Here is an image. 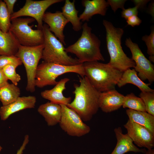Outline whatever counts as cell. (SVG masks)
Returning <instances> with one entry per match:
<instances>
[{"label":"cell","mask_w":154,"mask_h":154,"mask_svg":"<svg viewBox=\"0 0 154 154\" xmlns=\"http://www.w3.org/2000/svg\"><path fill=\"white\" fill-rule=\"evenodd\" d=\"M79 85L74 84L75 97L67 106L74 110L83 121H90L98 112L100 92L91 84L86 76L79 77Z\"/></svg>","instance_id":"cell-1"},{"label":"cell","mask_w":154,"mask_h":154,"mask_svg":"<svg viewBox=\"0 0 154 154\" xmlns=\"http://www.w3.org/2000/svg\"><path fill=\"white\" fill-rule=\"evenodd\" d=\"M85 76L99 92L115 89L123 72L98 61L83 63Z\"/></svg>","instance_id":"cell-2"},{"label":"cell","mask_w":154,"mask_h":154,"mask_svg":"<svg viewBox=\"0 0 154 154\" xmlns=\"http://www.w3.org/2000/svg\"><path fill=\"white\" fill-rule=\"evenodd\" d=\"M82 35L74 44L65 48L67 53L74 54L80 64L94 61H104L100 49L101 41L92 33V29L87 22L82 25Z\"/></svg>","instance_id":"cell-3"},{"label":"cell","mask_w":154,"mask_h":154,"mask_svg":"<svg viewBox=\"0 0 154 154\" xmlns=\"http://www.w3.org/2000/svg\"><path fill=\"white\" fill-rule=\"evenodd\" d=\"M103 24L106 31L107 47L110 57L108 64L122 72L134 68V62L127 56L121 46L123 30L115 27L112 23L106 20H103Z\"/></svg>","instance_id":"cell-4"},{"label":"cell","mask_w":154,"mask_h":154,"mask_svg":"<svg viewBox=\"0 0 154 154\" xmlns=\"http://www.w3.org/2000/svg\"><path fill=\"white\" fill-rule=\"evenodd\" d=\"M44 36V48L42 59L46 62L71 66L80 64L77 58L69 56L63 44L52 33L46 24L42 29Z\"/></svg>","instance_id":"cell-5"},{"label":"cell","mask_w":154,"mask_h":154,"mask_svg":"<svg viewBox=\"0 0 154 154\" xmlns=\"http://www.w3.org/2000/svg\"><path fill=\"white\" fill-rule=\"evenodd\" d=\"M73 72L82 77L85 76L83 64L68 66L43 62L38 65L35 76V85L42 88L48 85H55L56 78L64 74Z\"/></svg>","instance_id":"cell-6"},{"label":"cell","mask_w":154,"mask_h":154,"mask_svg":"<svg viewBox=\"0 0 154 154\" xmlns=\"http://www.w3.org/2000/svg\"><path fill=\"white\" fill-rule=\"evenodd\" d=\"M35 19L32 18L19 17L11 20L9 29L19 44L24 46H34L43 44L44 36L42 30H34L29 24Z\"/></svg>","instance_id":"cell-7"},{"label":"cell","mask_w":154,"mask_h":154,"mask_svg":"<svg viewBox=\"0 0 154 154\" xmlns=\"http://www.w3.org/2000/svg\"><path fill=\"white\" fill-rule=\"evenodd\" d=\"M43 44L34 46L20 45L15 56L19 58L25 68L27 82L26 90L31 92L35 90V76L38 64L42 58Z\"/></svg>","instance_id":"cell-8"},{"label":"cell","mask_w":154,"mask_h":154,"mask_svg":"<svg viewBox=\"0 0 154 154\" xmlns=\"http://www.w3.org/2000/svg\"><path fill=\"white\" fill-rule=\"evenodd\" d=\"M61 116L59 123L61 129L70 136L80 137L89 133L90 127L85 123L80 116L72 109L60 104Z\"/></svg>","instance_id":"cell-9"},{"label":"cell","mask_w":154,"mask_h":154,"mask_svg":"<svg viewBox=\"0 0 154 154\" xmlns=\"http://www.w3.org/2000/svg\"><path fill=\"white\" fill-rule=\"evenodd\" d=\"M125 45L132 54V59L135 65L134 69L142 81L147 80L150 84L154 81V66L145 56L137 43L132 42L130 38H126Z\"/></svg>","instance_id":"cell-10"},{"label":"cell","mask_w":154,"mask_h":154,"mask_svg":"<svg viewBox=\"0 0 154 154\" xmlns=\"http://www.w3.org/2000/svg\"><path fill=\"white\" fill-rule=\"evenodd\" d=\"M63 0H27L24 5L11 15V20L22 16H29L36 20L38 29H42L43 18L46 10L52 5L63 1Z\"/></svg>","instance_id":"cell-11"},{"label":"cell","mask_w":154,"mask_h":154,"mask_svg":"<svg viewBox=\"0 0 154 154\" xmlns=\"http://www.w3.org/2000/svg\"><path fill=\"white\" fill-rule=\"evenodd\" d=\"M123 126L127 133L137 146L148 149L154 147V133L148 129L129 119Z\"/></svg>","instance_id":"cell-12"},{"label":"cell","mask_w":154,"mask_h":154,"mask_svg":"<svg viewBox=\"0 0 154 154\" xmlns=\"http://www.w3.org/2000/svg\"><path fill=\"white\" fill-rule=\"evenodd\" d=\"M125 96L115 89L100 92L98 103L99 108L103 112L110 113L122 106Z\"/></svg>","instance_id":"cell-13"},{"label":"cell","mask_w":154,"mask_h":154,"mask_svg":"<svg viewBox=\"0 0 154 154\" xmlns=\"http://www.w3.org/2000/svg\"><path fill=\"white\" fill-rule=\"evenodd\" d=\"M42 20L48 26L50 31L54 33L56 37L65 45L63 31L65 26L69 22L64 17L62 12L58 11L54 13L45 12Z\"/></svg>","instance_id":"cell-14"},{"label":"cell","mask_w":154,"mask_h":154,"mask_svg":"<svg viewBox=\"0 0 154 154\" xmlns=\"http://www.w3.org/2000/svg\"><path fill=\"white\" fill-rule=\"evenodd\" d=\"M36 102V98L35 96L19 97L13 102L1 107V119L5 121L14 113L24 109L34 108Z\"/></svg>","instance_id":"cell-15"},{"label":"cell","mask_w":154,"mask_h":154,"mask_svg":"<svg viewBox=\"0 0 154 154\" xmlns=\"http://www.w3.org/2000/svg\"><path fill=\"white\" fill-rule=\"evenodd\" d=\"M114 131L117 142L115 147L110 154H124L129 152L145 153L146 150L139 149L135 146L128 135L123 133L121 127L115 128Z\"/></svg>","instance_id":"cell-16"},{"label":"cell","mask_w":154,"mask_h":154,"mask_svg":"<svg viewBox=\"0 0 154 154\" xmlns=\"http://www.w3.org/2000/svg\"><path fill=\"white\" fill-rule=\"evenodd\" d=\"M69 80L70 79L68 78L61 79L52 89L41 92V96L52 103L67 106L71 102V98L65 97L63 92L66 89V84Z\"/></svg>","instance_id":"cell-17"},{"label":"cell","mask_w":154,"mask_h":154,"mask_svg":"<svg viewBox=\"0 0 154 154\" xmlns=\"http://www.w3.org/2000/svg\"><path fill=\"white\" fill-rule=\"evenodd\" d=\"M82 4L85 9L79 17L82 22L88 21L95 15L105 16L109 6L105 0H83Z\"/></svg>","instance_id":"cell-18"},{"label":"cell","mask_w":154,"mask_h":154,"mask_svg":"<svg viewBox=\"0 0 154 154\" xmlns=\"http://www.w3.org/2000/svg\"><path fill=\"white\" fill-rule=\"evenodd\" d=\"M38 112L44 118L49 126H53L59 123L61 116L60 105L48 102L40 105Z\"/></svg>","instance_id":"cell-19"},{"label":"cell","mask_w":154,"mask_h":154,"mask_svg":"<svg viewBox=\"0 0 154 154\" xmlns=\"http://www.w3.org/2000/svg\"><path fill=\"white\" fill-rule=\"evenodd\" d=\"M20 45L10 31L5 33L0 30V55L15 56Z\"/></svg>","instance_id":"cell-20"},{"label":"cell","mask_w":154,"mask_h":154,"mask_svg":"<svg viewBox=\"0 0 154 154\" xmlns=\"http://www.w3.org/2000/svg\"><path fill=\"white\" fill-rule=\"evenodd\" d=\"M127 84H131L137 86L141 92H154V90L149 86L150 83H146L138 76L137 72L134 69H128L123 72L117 85L120 88Z\"/></svg>","instance_id":"cell-21"},{"label":"cell","mask_w":154,"mask_h":154,"mask_svg":"<svg viewBox=\"0 0 154 154\" xmlns=\"http://www.w3.org/2000/svg\"><path fill=\"white\" fill-rule=\"evenodd\" d=\"M126 113L129 121L145 127L154 133V116L146 112L129 109Z\"/></svg>","instance_id":"cell-22"},{"label":"cell","mask_w":154,"mask_h":154,"mask_svg":"<svg viewBox=\"0 0 154 154\" xmlns=\"http://www.w3.org/2000/svg\"><path fill=\"white\" fill-rule=\"evenodd\" d=\"M75 1L71 2L66 0L64 6L62 8V13L64 17L72 24L74 30L80 31L82 28V23L78 16V11L75 8Z\"/></svg>","instance_id":"cell-23"},{"label":"cell","mask_w":154,"mask_h":154,"mask_svg":"<svg viewBox=\"0 0 154 154\" xmlns=\"http://www.w3.org/2000/svg\"><path fill=\"white\" fill-rule=\"evenodd\" d=\"M20 94L19 88L13 84L9 83L0 87V101L3 106L7 105L15 101Z\"/></svg>","instance_id":"cell-24"},{"label":"cell","mask_w":154,"mask_h":154,"mask_svg":"<svg viewBox=\"0 0 154 154\" xmlns=\"http://www.w3.org/2000/svg\"><path fill=\"white\" fill-rule=\"evenodd\" d=\"M122 106L123 108H128L135 111L146 112L145 104L142 99L133 93L125 96Z\"/></svg>","instance_id":"cell-25"},{"label":"cell","mask_w":154,"mask_h":154,"mask_svg":"<svg viewBox=\"0 0 154 154\" xmlns=\"http://www.w3.org/2000/svg\"><path fill=\"white\" fill-rule=\"evenodd\" d=\"M10 17L5 3L0 0V30L3 32L9 31L11 25Z\"/></svg>","instance_id":"cell-26"},{"label":"cell","mask_w":154,"mask_h":154,"mask_svg":"<svg viewBox=\"0 0 154 154\" xmlns=\"http://www.w3.org/2000/svg\"><path fill=\"white\" fill-rule=\"evenodd\" d=\"M139 96L144 102L146 112L154 116V91L141 92Z\"/></svg>","instance_id":"cell-27"},{"label":"cell","mask_w":154,"mask_h":154,"mask_svg":"<svg viewBox=\"0 0 154 154\" xmlns=\"http://www.w3.org/2000/svg\"><path fill=\"white\" fill-rule=\"evenodd\" d=\"M18 66L13 64H9L3 67L2 70L6 78L10 80L12 84L17 86L21 79V76L17 73L16 69Z\"/></svg>","instance_id":"cell-28"},{"label":"cell","mask_w":154,"mask_h":154,"mask_svg":"<svg viewBox=\"0 0 154 154\" xmlns=\"http://www.w3.org/2000/svg\"><path fill=\"white\" fill-rule=\"evenodd\" d=\"M147 47V52L149 56H154V29L153 28L149 35H145L142 38Z\"/></svg>","instance_id":"cell-29"},{"label":"cell","mask_w":154,"mask_h":154,"mask_svg":"<svg viewBox=\"0 0 154 154\" xmlns=\"http://www.w3.org/2000/svg\"><path fill=\"white\" fill-rule=\"evenodd\" d=\"M22 63L18 57L15 56L0 55V68H2L9 64H13L17 66L21 65Z\"/></svg>","instance_id":"cell-30"},{"label":"cell","mask_w":154,"mask_h":154,"mask_svg":"<svg viewBox=\"0 0 154 154\" xmlns=\"http://www.w3.org/2000/svg\"><path fill=\"white\" fill-rule=\"evenodd\" d=\"M127 1L126 0H108L107 2L109 5L110 6L112 10L115 13L119 8L122 10L124 9V4Z\"/></svg>","instance_id":"cell-31"},{"label":"cell","mask_w":154,"mask_h":154,"mask_svg":"<svg viewBox=\"0 0 154 154\" xmlns=\"http://www.w3.org/2000/svg\"><path fill=\"white\" fill-rule=\"evenodd\" d=\"M138 7L136 6L126 9H125L121 12V17L127 20L130 17L133 15H137L138 13Z\"/></svg>","instance_id":"cell-32"},{"label":"cell","mask_w":154,"mask_h":154,"mask_svg":"<svg viewBox=\"0 0 154 154\" xmlns=\"http://www.w3.org/2000/svg\"><path fill=\"white\" fill-rule=\"evenodd\" d=\"M126 20L127 25L132 27L139 26L142 22V20L136 15L129 17Z\"/></svg>","instance_id":"cell-33"},{"label":"cell","mask_w":154,"mask_h":154,"mask_svg":"<svg viewBox=\"0 0 154 154\" xmlns=\"http://www.w3.org/2000/svg\"><path fill=\"white\" fill-rule=\"evenodd\" d=\"M17 0H4L5 3L8 11L11 15L13 13V7Z\"/></svg>","instance_id":"cell-34"},{"label":"cell","mask_w":154,"mask_h":154,"mask_svg":"<svg viewBox=\"0 0 154 154\" xmlns=\"http://www.w3.org/2000/svg\"><path fill=\"white\" fill-rule=\"evenodd\" d=\"M132 1L135 6H137L139 9H143L145 7L147 3L150 0H133Z\"/></svg>","instance_id":"cell-35"},{"label":"cell","mask_w":154,"mask_h":154,"mask_svg":"<svg viewBox=\"0 0 154 154\" xmlns=\"http://www.w3.org/2000/svg\"><path fill=\"white\" fill-rule=\"evenodd\" d=\"M29 141V137L28 135H26L24 137V139L22 145L20 148L17 150L16 154H22L23 151L25 149V147Z\"/></svg>","instance_id":"cell-36"},{"label":"cell","mask_w":154,"mask_h":154,"mask_svg":"<svg viewBox=\"0 0 154 154\" xmlns=\"http://www.w3.org/2000/svg\"><path fill=\"white\" fill-rule=\"evenodd\" d=\"M7 80V79L3 72L2 69L0 68V87L7 84L8 83Z\"/></svg>","instance_id":"cell-37"},{"label":"cell","mask_w":154,"mask_h":154,"mask_svg":"<svg viewBox=\"0 0 154 154\" xmlns=\"http://www.w3.org/2000/svg\"><path fill=\"white\" fill-rule=\"evenodd\" d=\"M148 10V12L152 16V18L154 17V4L152 2L149 4Z\"/></svg>","instance_id":"cell-38"},{"label":"cell","mask_w":154,"mask_h":154,"mask_svg":"<svg viewBox=\"0 0 154 154\" xmlns=\"http://www.w3.org/2000/svg\"><path fill=\"white\" fill-rule=\"evenodd\" d=\"M145 154H154V149L153 148L148 149Z\"/></svg>","instance_id":"cell-39"},{"label":"cell","mask_w":154,"mask_h":154,"mask_svg":"<svg viewBox=\"0 0 154 154\" xmlns=\"http://www.w3.org/2000/svg\"><path fill=\"white\" fill-rule=\"evenodd\" d=\"M2 149V148L1 147V146L0 145V152L1 151Z\"/></svg>","instance_id":"cell-40"},{"label":"cell","mask_w":154,"mask_h":154,"mask_svg":"<svg viewBox=\"0 0 154 154\" xmlns=\"http://www.w3.org/2000/svg\"><path fill=\"white\" fill-rule=\"evenodd\" d=\"M84 154H87V153H85Z\"/></svg>","instance_id":"cell-41"}]
</instances>
